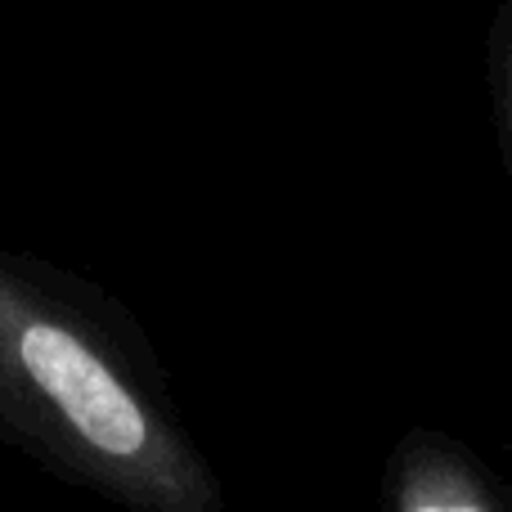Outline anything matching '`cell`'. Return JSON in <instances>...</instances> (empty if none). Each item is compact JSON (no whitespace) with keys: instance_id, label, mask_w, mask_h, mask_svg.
<instances>
[{"instance_id":"obj_1","label":"cell","mask_w":512,"mask_h":512,"mask_svg":"<svg viewBox=\"0 0 512 512\" xmlns=\"http://www.w3.org/2000/svg\"><path fill=\"white\" fill-rule=\"evenodd\" d=\"M0 441L122 512H230L135 319L14 248H0Z\"/></svg>"},{"instance_id":"obj_2","label":"cell","mask_w":512,"mask_h":512,"mask_svg":"<svg viewBox=\"0 0 512 512\" xmlns=\"http://www.w3.org/2000/svg\"><path fill=\"white\" fill-rule=\"evenodd\" d=\"M382 512H512V486L459 436L409 427L382 468Z\"/></svg>"},{"instance_id":"obj_3","label":"cell","mask_w":512,"mask_h":512,"mask_svg":"<svg viewBox=\"0 0 512 512\" xmlns=\"http://www.w3.org/2000/svg\"><path fill=\"white\" fill-rule=\"evenodd\" d=\"M486 86L495 108V140L512 176V0H499L486 27Z\"/></svg>"}]
</instances>
